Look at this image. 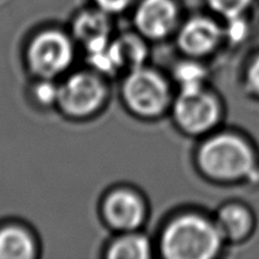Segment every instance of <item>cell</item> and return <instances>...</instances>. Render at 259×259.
<instances>
[{
  "label": "cell",
  "mask_w": 259,
  "mask_h": 259,
  "mask_svg": "<svg viewBox=\"0 0 259 259\" xmlns=\"http://www.w3.org/2000/svg\"><path fill=\"white\" fill-rule=\"evenodd\" d=\"M222 238L211 223L199 217H184L166 229L162 250L171 259H207L217 254Z\"/></svg>",
  "instance_id": "obj_1"
},
{
  "label": "cell",
  "mask_w": 259,
  "mask_h": 259,
  "mask_svg": "<svg viewBox=\"0 0 259 259\" xmlns=\"http://www.w3.org/2000/svg\"><path fill=\"white\" fill-rule=\"evenodd\" d=\"M200 164L211 177L235 180L253 169V156L249 147L233 136H219L210 139L200 151Z\"/></svg>",
  "instance_id": "obj_2"
},
{
  "label": "cell",
  "mask_w": 259,
  "mask_h": 259,
  "mask_svg": "<svg viewBox=\"0 0 259 259\" xmlns=\"http://www.w3.org/2000/svg\"><path fill=\"white\" fill-rule=\"evenodd\" d=\"M124 96L134 111L142 115H156L168 101V86L156 72L139 67L126 78Z\"/></svg>",
  "instance_id": "obj_3"
},
{
  "label": "cell",
  "mask_w": 259,
  "mask_h": 259,
  "mask_svg": "<svg viewBox=\"0 0 259 259\" xmlns=\"http://www.w3.org/2000/svg\"><path fill=\"white\" fill-rule=\"evenodd\" d=\"M72 60L70 40L58 32H46L33 40L29 62L33 71L43 77H52L67 68Z\"/></svg>",
  "instance_id": "obj_4"
},
{
  "label": "cell",
  "mask_w": 259,
  "mask_h": 259,
  "mask_svg": "<svg viewBox=\"0 0 259 259\" xmlns=\"http://www.w3.org/2000/svg\"><path fill=\"white\" fill-rule=\"evenodd\" d=\"M175 115L180 125L192 133H201L211 128L219 116V106L212 96L201 89L182 90L175 105Z\"/></svg>",
  "instance_id": "obj_5"
},
{
  "label": "cell",
  "mask_w": 259,
  "mask_h": 259,
  "mask_svg": "<svg viewBox=\"0 0 259 259\" xmlns=\"http://www.w3.org/2000/svg\"><path fill=\"white\" fill-rule=\"evenodd\" d=\"M104 98V86L90 73L73 75L58 89L61 106L73 115H85L95 110Z\"/></svg>",
  "instance_id": "obj_6"
},
{
  "label": "cell",
  "mask_w": 259,
  "mask_h": 259,
  "mask_svg": "<svg viewBox=\"0 0 259 259\" xmlns=\"http://www.w3.org/2000/svg\"><path fill=\"white\" fill-rule=\"evenodd\" d=\"M176 18V7L171 0H143L137 10L136 23L147 37L161 38L174 28Z\"/></svg>",
  "instance_id": "obj_7"
},
{
  "label": "cell",
  "mask_w": 259,
  "mask_h": 259,
  "mask_svg": "<svg viewBox=\"0 0 259 259\" xmlns=\"http://www.w3.org/2000/svg\"><path fill=\"white\" fill-rule=\"evenodd\" d=\"M220 39V29L212 20L195 18L184 25L180 32L179 42L184 51L191 55H205L210 52Z\"/></svg>",
  "instance_id": "obj_8"
},
{
  "label": "cell",
  "mask_w": 259,
  "mask_h": 259,
  "mask_svg": "<svg viewBox=\"0 0 259 259\" xmlns=\"http://www.w3.org/2000/svg\"><path fill=\"white\" fill-rule=\"evenodd\" d=\"M143 214L142 202L132 192H114L105 202V215L109 223L119 229L137 228L143 220Z\"/></svg>",
  "instance_id": "obj_9"
},
{
  "label": "cell",
  "mask_w": 259,
  "mask_h": 259,
  "mask_svg": "<svg viewBox=\"0 0 259 259\" xmlns=\"http://www.w3.org/2000/svg\"><path fill=\"white\" fill-rule=\"evenodd\" d=\"M75 34L88 51L98 50L108 45L109 22L106 17L101 13L89 12L80 15L75 23Z\"/></svg>",
  "instance_id": "obj_10"
},
{
  "label": "cell",
  "mask_w": 259,
  "mask_h": 259,
  "mask_svg": "<svg viewBox=\"0 0 259 259\" xmlns=\"http://www.w3.org/2000/svg\"><path fill=\"white\" fill-rule=\"evenodd\" d=\"M34 255V245L24 230L7 228L0 232V258L29 259Z\"/></svg>",
  "instance_id": "obj_11"
},
{
  "label": "cell",
  "mask_w": 259,
  "mask_h": 259,
  "mask_svg": "<svg viewBox=\"0 0 259 259\" xmlns=\"http://www.w3.org/2000/svg\"><path fill=\"white\" fill-rule=\"evenodd\" d=\"M111 46L116 66L137 70L147 57V50L143 42L134 35H124Z\"/></svg>",
  "instance_id": "obj_12"
},
{
  "label": "cell",
  "mask_w": 259,
  "mask_h": 259,
  "mask_svg": "<svg viewBox=\"0 0 259 259\" xmlns=\"http://www.w3.org/2000/svg\"><path fill=\"white\" fill-rule=\"evenodd\" d=\"M250 227V218L247 210L240 206H228L219 214V229L222 237L239 239L247 234Z\"/></svg>",
  "instance_id": "obj_13"
},
{
  "label": "cell",
  "mask_w": 259,
  "mask_h": 259,
  "mask_svg": "<svg viewBox=\"0 0 259 259\" xmlns=\"http://www.w3.org/2000/svg\"><path fill=\"white\" fill-rule=\"evenodd\" d=\"M151 247L147 238L142 235H128L114 243L109 250L113 259H144L149 257Z\"/></svg>",
  "instance_id": "obj_14"
},
{
  "label": "cell",
  "mask_w": 259,
  "mask_h": 259,
  "mask_svg": "<svg viewBox=\"0 0 259 259\" xmlns=\"http://www.w3.org/2000/svg\"><path fill=\"white\" fill-rule=\"evenodd\" d=\"M176 78L180 81L182 90H195L201 89V81L204 78V71L200 66L194 63H184L176 70Z\"/></svg>",
  "instance_id": "obj_15"
},
{
  "label": "cell",
  "mask_w": 259,
  "mask_h": 259,
  "mask_svg": "<svg viewBox=\"0 0 259 259\" xmlns=\"http://www.w3.org/2000/svg\"><path fill=\"white\" fill-rule=\"evenodd\" d=\"M209 2L215 12L220 13L229 19V18L240 17L252 0H209Z\"/></svg>",
  "instance_id": "obj_16"
},
{
  "label": "cell",
  "mask_w": 259,
  "mask_h": 259,
  "mask_svg": "<svg viewBox=\"0 0 259 259\" xmlns=\"http://www.w3.org/2000/svg\"><path fill=\"white\" fill-rule=\"evenodd\" d=\"M37 99L43 104H50L58 98V89H56L52 83L42 82L35 89Z\"/></svg>",
  "instance_id": "obj_17"
},
{
  "label": "cell",
  "mask_w": 259,
  "mask_h": 259,
  "mask_svg": "<svg viewBox=\"0 0 259 259\" xmlns=\"http://www.w3.org/2000/svg\"><path fill=\"white\" fill-rule=\"evenodd\" d=\"M230 20V27H229V32H230V38H233L234 40H239L240 38H243L245 33V24L244 22L239 19V17H234V18H229Z\"/></svg>",
  "instance_id": "obj_18"
},
{
  "label": "cell",
  "mask_w": 259,
  "mask_h": 259,
  "mask_svg": "<svg viewBox=\"0 0 259 259\" xmlns=\"http://www.w3.org/2000/svg\"><path fill=\"white\" fill-rule=\"evenodd\" d=\"M100 4L101 8L110 12H116V10H121L132 2V0H96Z\"/></svg>",
  "instance_id": "obj_19"
},
{
  "label": "cell",
  "mask_w": 259,
  "mask_h": 259,
  "mask_svg": "<svg viewBox=\"0 0 259 259\" xmlns=\"http://www.w3.org/2000/svg\"><path fill=\"white\" fill-rule=\"evenodd\" d=\"M248 81L249 85L254 89L257 93H259V58L252 65L248 72Z\"/></svg>",
  "instance_id": "obj_20"
}]
</instances>
